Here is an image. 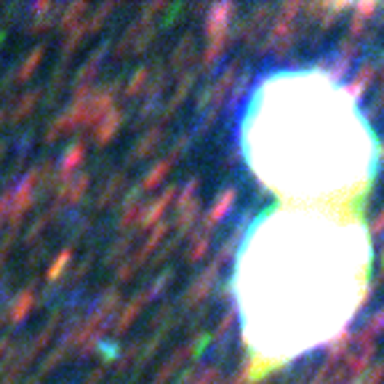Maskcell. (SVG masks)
<instances>
[{"label": "cell", "instance_id": "obj_1", "mask_svg": "<svg viewBox=\"0 0 384 384\" xmlns=\"http://www.w3.org/2000/svg\"><path fill=\"white\" fill-rule=\"evenodd\" d=\"M299 3H286L283 8H280V16H278V22H275V30H272V43L275 46L283 48L288 46V38H291V22H294V14H299Z\"/></svg>", "mask_w": 384, "mask_h": 384}, {"label": "cell", "instance_id": "obj_2", "mask_svg": "<svg viewBox=\"0 0 384 384\" xmlns=\"http://www.w3.org/2000/svg\"><path fill=\"white\" fill-rule=\"evenodd\" d=\"M374 75H376V70L371 67V64H363L360 70H358V75L347 83V88H344V94L350 96V99H360V96L368 91V86L374 83Z\"/></svg>", "mask_w": 384, "mask_h": 384}, {"label": "cell", "instance_id": "obj_3", "mask_svg": "<svg viewBox=\"0 0 384 384\" xmlns=\"http://www.w3.org/2000/svg\"><path fill=\"white\" fill-rule=\"evenodd\" d=\"M350 342H352L350 331H342V334L336 336V339H331V344L326 347V358H328V363L339 360V358H342L344 352L350 350Z\"/></svg>", "mask_w": 384, "mask_h": 384}, {"label": "cell", "instance_id": "obj_4", "mask_svg": "<svg viewBox=\"0 0 384 384\" xmlns=\"http://www.w3.org/2000/svg\"><path fill=\"white\" fill-rule=\"evenodd\" d=\"M382 379H384V363H376V366L366 368L352 384H379Z\"/></svg>", "mask_w": 384, "mask_h": 384}, {"label": "cell", "instance_id": "obj_5", "mask_svg": "<svg viewBox=\"0 0 384 384\" xmlns=\"http://www.w3.org/2000/svg\"><path fill=\"white\" fill-rule=\"evenodd\" d=\"M363 334H368L371 339H376L379 334H384V310H379L374 318L366 323V328H363Z\"/></svg>", "mask_w": 384, "mask_h": 384}, {"label": "cell", "instance_id": "obj_6", "mask_svg": "<svg viewBox=\"0 0 384 384\" xmlns=\"http://www.w3.org/2000/svg\"><path fill=\"white\" fill-rule=\"evenodd\" d=\"M382 232H384V211H379V216L371 224V238H379Z\"/></svg>", "mask_w": 384, "mask_h": 384}, {"label": "cell", "instance_id": "obj_7", "mask_svg": "<svg viewBox=\"0 0 384 384\" xmlns=\"http://www.w3.org/2000/svg\"><path fill=\"white\" fill-rule=\"evenodd\" d=\"M315 384H328V382H323V376H318V382H315Z\"/></svg>", "mask_w": 384, "mask_h": 384}, {"label": "cell", "instance_id": "obj_8", "mask_svg": "<svg viewBox=\"0 0 384 384\" xmlns=\"http://www.w3.org/2000/svg\"><path fill=\"white\" fill-rule=\"evenodd\" d=\"M382 104H384V88H382Z\"/></svg>", "mask_w": 384, "mask_h": 384}, {"label": "cell", "instance_id": "obj_9", "mask_svg": "<svg viewBox=\"0 0 384 384\" xmlns=\"http://www.w3.org/2000/svg\"><path fill=\"white\" fill-rule=\"evenodd\" d=\"M382 267H384V256H382Z\"/></svg>", "mask_w": 384, "mask_h": 384}]
</instances>
